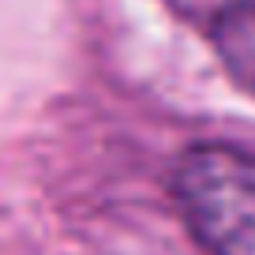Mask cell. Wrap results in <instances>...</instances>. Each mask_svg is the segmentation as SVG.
Returning <instances> with one entry per match:
<instances>
[{
	"instance_id": "2",
	"label": "cell",
	"mask_w": 255,
	"mask_h": 255,
	"mask_svg": "<svg viewBox=\"0 0 255 255\" xmlns=\"http://www.w3.org/2000/svg\"><path fill=\"white\" fill-rule=\"evenodd\" d=\"M214 49L233 79L255 94V4H233L218 15Z\"/></svg>"
},
{
	"instance_id": "1",
	"label": "cell",
	"mask_w": 255,
	"mask_h": 255,
	"mask_svg": "<svg viewBox=\"0 0 255 255\" xmlns=\"http://www.w3.org/2000/svg\"><path fill=\"white\" fill-rule=\"evenodd\" d=\"M173 191L210 255H255V154L199 143L180 154Z\"/></svg>"
}]
</instances>
